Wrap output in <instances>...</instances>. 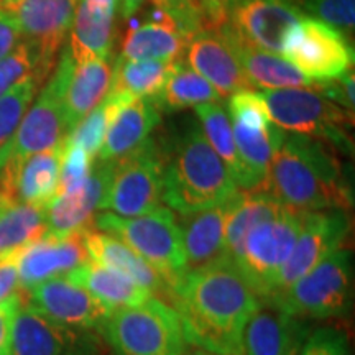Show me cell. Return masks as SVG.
Here are the masks:
<instances>
[{"mask_svg": "<svg viewBox=\"0 0 355 355\" xmlns=\"http://www.w3.org/2000/svg\"><path fill=\"white\" fill-rule=\"evenodd\" d=\"M171 306L191 347L242 354V334L261 300L229 259L189 270L171 293Z\"/></svg>", "mask_w": 355, "mask_h": 355, "instance_id": "6da1fadb", "label": "cell"}, {"mask_svg": "<svg viewBox=\"0 0 355 355\" xmlns=\"http://www.w3.org/2000/svg\"><path fill=\"white\" fill-rule=\"evenodd\" d=\"M261 188L296 212H349L354 204L352 188L337 150L298 133H286L270 162Z\"/></svg>", "mask_w": 355, "mask_h": 355, "instance_id": "7a4b0ae2", "label": "cell"}, {"mask_svg": "<svg viewBox=\"0 0 355 355\" xmlns=\"http://www.w3.org/2000/svg\"><path fill=\"white\" fill-rule=\"evenodd\" d=\"M239 188L198 123L178 137L163 168V202L188 216L227 202Z\"/></svg>", "mask_w": 355, "mask_h": 355, "instance_id": "3957f363", "label": "cell"}, {"mask_svg": "<svg viewBox=\"0 0 355 355\" xmlns=\"http://www.w3.org/2000/svg\"><path fill=\"white\" fill-rule=\"evenodd\" d=\"M92 225L119 237L140 255L166 283L171 298L173 290L188 273L183 234L175 211L162 206L157 211L135 217L101 212L94 216Z\"/></svg>", "mask_w": 355, "mask_h": 355, "instance_id": "277c9868", "label": "cell"}, {"mask_svg": "<svg viewBox=\"0 0 355 355\" xmlns=\"http://www.w3.org/2000/svg\"><path fill=\"white\" fill-rule=\"evenodd\" d=\"M99 332L114 355H183L189 345L176 309L158 296L114 309Z\"/></svg>", "mask_w": 355, "mask_h": 355, "instance_id": "5b68a950", "label": "cell"}, {"mask_svg": "<svg viewBox=\"0 0 355 355\" xmlns=\"http://www.w3.org/2000/svg\"><path fill=\"white\" fill-rule=\"evenodd\" d=\"M260 96L263 97L272 122L283 132L311 137L326 141L337 152L352 153V112L327 99L318 89H273L260 92Z\"/></svg>", "mask_w": 355, "mask_h": 355, "instance_id": "8992f818", "label": "cell"}, {"mask_svg": "<svg viewBox=\"0 0 355 355\" xmlns=\"http://www.w3.org/2000/svg\"><path fill=\"white\" fill-rule=\"evenodd\" d=\"M301 319L345 318L354 301V265L349 248H339L285 291L266 300Z\"/></svg>", "mask_w": 355, "mask_h": 355, "instance_id": "52a82bcc", "label": "cell"}, {"mask_svg": "<svg viewBox=\"0 0 355 355\" xmlns=\"http://www.w3.org/2000/svg\"><path fill=\"white\" fill-rule=\"evenodd\" d=\"M104 163L107 173L99 211L135 217L163 206L165 157L157 141L150 139L127 157Z\"/></svg>", "mask_w": 355, "mask_h": 355, "instance_id": "ba28073f", "label": "cell"}, {"mask_svg": "<svg viewBox=\"0 0 355 355\" xmlns=\"http://www.w3.org/2000/svg\"><path fill=\"white\" fill-rule=\"evenodd\" d=\"M74 64L76 61L66 46L61 51L55 73L43 86L32 107L26 110L10 141L0 150V168L12 159L46 152L64 144L68 128L63 114V96Z\"/></svg>", "mask_w": 355, "mask_h": 355, "instance_id": "9c48e42d", "label": "cell"}, {"mask_svg": "<svg viewBox=\"0 0 355 355\" xmlns=\"http://www.w3.org/2000/svg\"><path fill=\"white\" fill-rule=\"evenodd\" d=\"M301 229V212L283 207L275 217L261 220L243 241L235 266L261 301L272 296L275 282L290 257Z\"/></svg>", "mask_w": 355, "mask_h": 355, "instance_id": "30bf717a", "label": "cell"}, {"mask_svg": "<svg viewBox=\"0 0 355 355\" xmlns=\"http://www.w3.org/2000/svg\"><path fill=\"white\" fill-rule=\"evenodd\" d=\"M283 55L313 81H331L349 73L354 50L334 26L303 17L288 35Z\"/></svg>", "mask_w": 355, "mask_h": 355, "instance_id": "8fae6325", "label": "cell"}, {"mask_svg": "<svg viewBox=\"0 0 355 355\" xmlns=\"http://www.w3.org/2000/svg\"><path fill=\"white\" fill-rule=\"evenodd\" d=\"M350 234V217L345 211L301 212V229L286 263L275 282L273 296L285 291L296 279L316 268L322 260L344 247Z\"/></svg>", "mask_w": 355, "mask_h": 355, "instance_id": "7c38bea8", "label": "cell"}, {"mask_svg": "<svg viewBox=\"0 0 355 355\" xmlns=\"http://www.w3.org/2000/svg\"><path fill=\"white\" fill-rule=\"evenodd\" d=\"M78 3L79 0H7L0 7L15 17L21 38L38 53L46 76L68 38Z\"/></svg>", "mask_w": 355, "mask_h": 355, "instance_id": "4fadbf2b", "label": "cell"}, {"mask_svg": "<svg viewBox=\"0 0 355 355\" xmlns=\"http://www.w3.org/2000/svg\"><path fill=\"white\" fill-rule=\"evenodd\" d=\"M99 354L101 343L94 331L71 329L61 326L21 301L13 321L10 355Z\"/></svg>", "mask_w": 355, "mask_h": 355, "instance_id": "5bb4252c", "label": "cell"}, {"mask_svg": "<svg viewBox=\"0 0 355 355\" xmlns=\"http://www.w3.org/2000/svg\"><path fill=\"white\" fill-rule=\"evenodd\" d=\"M21 296L26 304L43 316L71 329L99 332L112 313L68 277L40 283L28 293H21Z\"/></svg>", "mask_w": 355, "mask_h": 355, "instance_id": "9a60e30c", "label": "cell"}, {"mask_svg": "<svg viewBox=\"0 0 355 355\" xmlns=\"http://www.w3.org/2000/svg\"><path fill=\"white\" fill-rule=\"evenodd\" d=\"M86 230V229H84ZM84 230L71 234H44L17 255L20 293H28L40 283L66 277L89 260Z\"/></svg>", "mask_w": 355, "mask_h": 355, "instance_id": "2e32d148", "label": "cell"}, {"mask_svg": "<svg viewBox=\"0 0 355 355\" xmlns=\"http://www.w3.org/2000/svg\"><path fill=\"white\" fill-rule=\"evenodd\" d=\"M303 17L304 13L293 0H243L227 21L243 42L279 55L288 35Z\"/></svg>", "mask_w": 355, "mask_h": 355, "instance_id": "e0dca14e", "label": "cell"}, {"mask_svg": "<svg viewBox=\"0 0 355 355\" xmlns=\"http://www.w3.org/2000/svg\"><path fill=\"white\" fill-rule=\"evenodd\" d=\"M64 144L30 157L12 159L0 168V199L46 206L60 183Z\"/></svg>", "mask_w": 355, "mask_h": 355, "instance_id": "ac0fdd59", "label": "cell"}, {"mask_svg": "<svg viewBox=\"0 0 355 355\" xmlns=\"http://www.w3.org/2000/svg\"><path fill=\"white\" fill-rule=\"evenodd\" d=\"M186 61L220 97L255 91L219 28H202L186 42Z\"/></svg>", "mask_w": 355, "mask_h": 355, "instance_id": "d6986e66", "label": "cell"}, {"mask_svg": "<svg viewBox=\"0 0 355 355\" xmlns=\"http://www.w3.org/2000/svg\"><path fill=\"white\" fill-rule=\"evenodd\" d=\"M309 334L303 319L261 301L243 329L242 355H296Z\"/></svg>", "mask_w": 355, "mask_h": 355, "instance_id": "ffe728a7", "label": "cell"}, {"mask_svg": "<svg viewBox=\"0 0 355 355\" xmlns=\"http://www.w3.org/2000/svg\"><path fill=\"white\" fill-rule=\"evenodd\" d=\"M104 162L96 159L91 175L76 189L58 194L44 206L48 234H71L92 227L105 188Z\"/></svg>", "mask_w": 355, "mask_h": 355, "instance_id": "44dd1931", "label": "cell"}, {"mask_svg": "<svg viewBox=\"0 0 355 355\" xmlns=\"http://www.w3.org/2000/svg\"><path fill=\"white\" fill-rule=\"evenodd\" d=\"M159 123L162 112L152 99L133 97L115 110L96 159L114 162L123 158L146 144Z\"/></svg>", "mask_w": 355, "mask_h": 355, "instance_id": "7402d4cb", "label": "cell"}, {"mask_svg": "<svg viewBox=\"0 0 355 355\" xmlns=\"http://www.w3.org/2000/svg\"><path fill=\"white\" fill-rule=\"evenodd\" d=\"M219 32L227 40L235 58L241 63L243 73H245L254 89L273 91V89L313 87L316 83L304 76L295 64H291L285 58L261 51L259 48H254L252 44L243 42L234 32L229 21L219 26Z\"/></svg>", "mask_w": 355, "mask_h": 355, "instance_id": "603a6c76", "label": "cell"}, {"mask_svg": "<svg viewBox=\"0 0 355 355\" xmlns=\"http://www.w3.org/2000/svg\"><path fill=\"white\" fill-rule=\"evenodd\" d=\"M114 0H79L69 30L68 50L76 63L109 60L114 43Z\"/></svg>", "mask_w": 355, "mask_h": 355, "instance_id": "cb8c5ba5", "label": "cell"}, {"mask_svg": "<svg viewBox=\"0 0 355 355\" xmlns=\"http://www.w3.org/2000/svg\"><path fill=\"white\" fill-rule=\"evenodd\" d=\"M186 42L188 38L171 17L153 7L144 24L127 30L121 58L130 61H175L183 56Z\"/></svg>", "mask_w": 355, "mask_h": 355, "instance_id": "d4e9b609", "label": "cell"}, {"mask_svg": "<svg viewBox=\"0 0 355 355\" xmlns=\"http://www.w3.org/2000/svg\"><path fill=\"white\" fill-rule=\"evenodd\" d=\"M84 243H86L89 260L119 270L144 286L150 295L162 300L170 298V291L162 277L119 237L92 225L84 230Z\"/></svg>", "mask_w": 355, "mask_h": 355, "instance_id": "484cf974", "label": "cell"}, {"mask_svg": "<svg viewBox=\"0 0 355 355\" xmlns=\"http://www.w3.org/2000/svg\"><path fill=\"white\" fill-rule=\"evenodd\" d=\"M227 202L181 216L180 227L183 234L188 272L227 259L224 232Z\"/></svg>", "mask_w": 355, "mask_h": 355, "instance_id": "4316f807", "label": "cell"}, {"mask_svg": "<svg viewBox=\"0 0 355 355\" xmlns=\"http://www.w3.org/2000/svg\"><path fill=\"white\" fill-rule=\"evenodd\" d=\"M110 84L112 66L109 60H92L74 64L63 96V114L68 135L105 99Z\"/></svg>", "mask_w": 355, "mask_h": 355, "instance_id": "83f0119b", "label": "cell"}, {"mask_svg": "<svg viewBox=\"0 0 355 355\" xmlns=\"http://www.w3.org/2000/svg\"><path fill=\"white\" fill-rule=\"evenodd\" d=\"M268 191L263 188L242 191L239 189L227 202L225 214V250L227 259L235 263L242 254L247 234L261 220L275 217L283 209Z\"/></svg>", "mask_w": 355, "mask_h": 355, "instance_id": "f1b7e54d", "label": "cell"}, {"mask_svg": "<svg viewBox=\"0 0 355 355\" xmlns=\"http://www.w3.org/2000/svg\"><path fill=\"white\" fill-rule=\"evenodd\" d=\"M66 277L87 290L110 311L139 306L153 296L127 275L92 260H87Z\"/></svg>", "mask_w": 355, "mask_h": 355, "instance_id": "f546056e", "label": "cell"}, {"mask_svg": "<svg viewBox=\"0 0 355 355\" xmlns=\"http://www.w3.org/2000/svg\"><path fill=\"white\" fill-rule=\"evenodd\" d=\"M194 109H196L199 127H201L204 137H206L212 150L227 168L235 186L242 191L257 189V184L252 180L245 165H243L241 155H239L232 123H230L229 114L225 112L224 105L219 104V102H211V104L198 105Z\"/></svg>", "mask_w": 355, "mask_h": 355, "instance_id": "4dcf8cb0", "label": "cell"}, {"mask_svg": "<svg viewBox=\"0 0 355 355\" xmlns=\"http://www.w3.org/2000/svg\"><path fill=\"white\" fill-rule=\"evenodd\" d=\"M152 101L159 112H178L211 102H220V96L201 74H198L183 58H180L176 60L165 86Z\"/></svg>", "mask_w": 355, "mask_h": 355, "instance_id": "1f68e13d", "label": "cell"}, {"mask_svg": "<svg viewBox=\"0 0 355 355\" xmlns=\"http://www.w3.org/2000/svg\"><path fill=\"white\" fill-rule=\"evenodd\" d=\"M46 232L44 206L0 199V259L19 254Z\"/></svg>", "mask_w": 355, "mask_h": 355, "instance_id": "d6a6232c", "label": "cell"}, {"mask_svg": "<svg viewBox=\"0 0 355 355\" xmlns=\"http://www.w3.org/2000/svg\"><path fill=\"white\" fill-rule=\"evenodd\" d=\"M175 61H130L119 56L112 66V84L109 92L153 99L170 78Z\"/></svg>", "mask_w": 355, "mask_h": 355, "instance_id": "836d02e7", "label": "cell"}, {"mask_svg": "<svg viewBox=\"0 0 355 355\" xmlns=\"http://www.w3.org/2000/svg\"><path fill=\"white\" fill-rule=\"evenodd\" d=\"M133 97L128 94H121V92H109L105 99L101 102L91 114L86 115L81 122L78 123L76 128L66 137V141L71 145L81 146L83 150L91 155L92 158H97L99 150L104 141L105 130L115 114V110L132 101Z\"/></svg>", "mask_w": 355, "mask_h": 355, "instance_id": "e575fe53", "label": "cell"}, {"mask_svg": "<svg viewBox=\"0 0 355 355\" xmlns=\"http://www.w3.org/2000/svg\"><path fill=\"white\" fill-rule=\"evenodd\" d=\"M42 86L37 78H28L0 96V150L10 141Z\"/></svg>", "mask_w": 355, "mask_h": 355, "instance_id": "d590c367", "label": "cell"}, {"mask_svg": "<svg viewBox=\"0 0 355 355\" xmlns=\"http://www.w3.org/2000/svg\"><path fill=\"white\" fill-rule=\"evenodd\" d=\"M28 78H37L43 84L48 76L43 73L35 48L21 40L7 56L0 60V96Z\"/></svg>", "mask_w": 355, "mask_h": 355, "instance_id": "8d00e7d4", "label": "cell"}, {"mask_svg": "<svg viewBox=\"0 0 355 355\" xmlns=\"http://www.w3.org/2000/svg\"><path fill=\"white\" fill-rule=\"evenodd\" d=\"M301 12L311 19L334 26L337 30H352L355 24V0H293Z\"/></svg>", "mask_w": 355, "mask_h": 355, "instance_id": "74e56055", "label": "cell"}, {"mask_svg": "<svg viewBox=\"0 0 355 355\" xmlns=\"http://www.w3.org/2000/svg\"><path fill=\"white\" fill-rule=\"evenodd\" d=\"M155 8H159L171 17L186 38L202 28H211L202 0H150Z\"/></svg>", "mask_w": 355, "mask_h": 355, "instance_id": "f35d334b", "label": "cell"}, {"mask_svg": "<svg viewBox=\"0 0 355 355\" xmlns=\"http://www.w3.org/2000/svg\"><path fill=\"white\" fill-rule=\"evenodd\" d=\"M96 159L89 155L86 150L81 146L71 145L64 140V152L63 162H61V173H60V183H58L56 194L68 193V191L76 189L81 186L87 176L91 175L92 166H94Z\"/></svg>", "mask_w": 355, "mask_h": 355, "instance_id": "ab89813d", "label": "cell"}, {"mask_svg": "<svg viewBox=\"0 0 355 355\" xmlns=\"http://www.w3.org/2000/svg\"><path fill=\"white\" fill-rule=\"evenodd\" d=\"M296 355H350L349 339L336 327H321L311 332Z\"/></svg>", "mask_w": 355, "mask_h": 355, "instance_id": "60d3db41", "label": "cell"}, {"mask_svg": "<svg viewBox=\"0 0 355 355\" xmlns=\"http://www.w3.org/2000/svg\"><path fill=\"white\" fill-rule=\"evenodd\" d=\"M354 73L350 71V73H345L343 76L331 79V81L314 83L313 87L343 109L354 112Z\"/></svg>", "mask_w": 355, "mask_h": 355, "instance_id": "b9f144b4", "label": "cell"}, {"mask_svg": "<svg viewBox=\"0 0 355 355\" xmlns=\"http://www.w3.org/2000/svg\"><path fill=\"white\" fill-rule=\"evenodd\" d=\"M21 301L24 298L19 291L3 303H0V355H10L13 321H15L17 311H19Z\"/></svg>", "mask_w": 355, "mask_h": 355, "instance_id": "7bdbcfd3", "label": "cell"}, {"mask_svg": "<svg viewBox=\"0 0 355 355\" xmlns=\"http://www.w3.org/2000/svg\"><path fill=\"white\" fill-rule=\"evenodd\" d=\"M17 255L19 254L0 259V303H3V301L20 291Z\"/></svg>", "mask_w": 355, "mask_h": 355, "instance_id": "ee69618b", "label": "cell"}, {"mask_svg": "<svg viewBox=\"0 0 355 355\" xmlns=\"http://www.w3.org/2000/svg\"><path fill=\"white\" fill-rule=\"evenodd\" d=\"M20 26L10 12L0 8V60L21 42Z\"/></svg>", "mask_w": 355, "mask_h": 355, "instance_id": "f6af8a7d", "label": "cell"}, {"mask_svg": "<svg viewBox=\"0 0 355 355\" xmlns=\"http://www.w3.org/2000/svg\"><path fill=\"white\" fill-rule=\"evenodd\" d=\"M211 28H219L243 0H202Z\"/></svg>", "mask_w": 355, "mask_h": 355, "instance_id": "bcb514c9", "label": "cell"}, {"mask_svg": "<svg viewBox=\"0 0 355 355\" xmlns=\"http://www.w3.org/2000/svg\"><path fill=\"white\" fill-rule=\"evenodd\" d=\"M145 3V0H121V13L122 19H130L140 10L141 6Z\"/></svg>", "mask_w": 355, "mask_h": 355, "instance_id": "7dc6e473", "label": "cell"}, {"mask_svg": "<svg viewBox=\"0 0 355 355\" xmlns=\"http://www.w3.org/2000/svg\"><path fill=\"white\" fill-rule=\"evenodd\" d=\"M183 355H212L207 352V350L204 349H199V347H193V349H188Z\"/></svg>", "mask_w": 355, "mask_h": 355, "instance_id": "c3c4849f", "label": "cell"}, {"mask_svg": "<svg viewBox=\"0 0 355 355\" xmlns=\"http://www.w3.org/2000/svg\"><path fill=\"white\" fill-rule=\"evenodd\" d=\"M6 2H7V0H0V7H2Z\"/></svg>", "mask_w": 355, "mask_h": 355, "instance_id": "681fc988", "label": "cell"}, {"mask_svg": "<svg viewBox=\"0 0 355 355\" xmlns=\"http://www.w3.org/2000/svg\"><path fill=\"white\" fill-rule=\"evenodd\" d=\"M212 355H216V354H212ZM229 355H242V354H229Z\"/></svg>", "mask_w": 355, "mask_h": 355, "instance_id": "f907efd6", "label": "cell"}, {"mask_svg": "<svg viewBox=\"0 0 355 355\" xmlns=\"http://www.w3.org/2000/svg\"><path fill=\"white\" fill-rule=\"evenodd\" d=\"M114 2H117V3H119V2H121V0H114Z\"/></svg>", "mask_w": 355, "mask_h": 355, "instance_id": "816d5d0a", "label": "cell"}]
</instances>
